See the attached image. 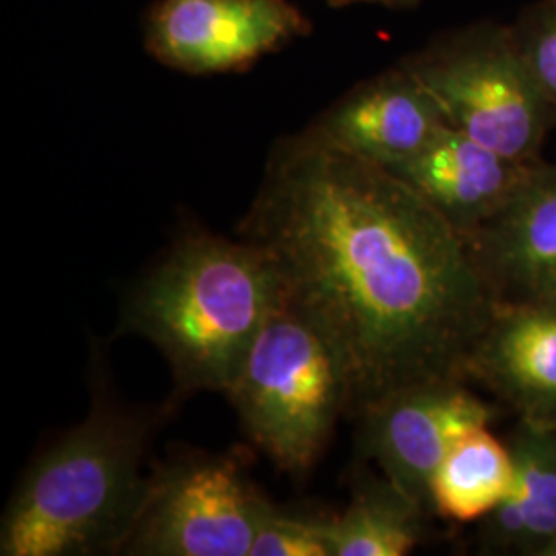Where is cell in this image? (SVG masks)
<instances>
[{"mask_svg":"<svg viewBox=\"0 0 556 556\" xmlns=\"http://www.w3.org/2000/svg\"><path fill=\"white\" fill-rule=\"evenodd\" d=\"M239 231L332 344L346 417L408 386L468 381L497 301L466 239L394 172L307 126L275 144Z\"/></svg>","mask_w":556,"mask_h":556,"instance_id":"6da1fadb","label":"cell"},{"mask_svg":"<svg viewBox=\"0 0 556 556\" xmlns=\"http://www.w3.org/2000/svg\"><path fill=\"white\" fill-rule=\"evenodd\" d=\"M280 298L260 243L188 233L130 293L124 328L160 349L184 392H227Z\"/></svg>","mask_w":556,"mask_h":556,"instance_id":"7a4b0ae2","label":"cell"},{"mask_svg":"<svg viewBox=\"0 0 556 556\" xmlns=\"http://www.w3.org/2000/svg\"><path fill=\"white\" fill-rule=\"evenodd\" d=\"M153 418L96 397L89 415L31 464L2 517V556L122 553L151 472Z\"/></svg>","mask_w":556,"mask_h":556,"instance_id":"3957f363","label":"cell"},{"mask_svg":"<svg viewBox=\"0 0 556 556\" xmlns=\"http://www.w3.org/2000/svg\"><path fill=\"white\" fill-rule=\"evenodd\" d=\"M225 394L252 443L298 478L307 477L338 418L349 415L340 358L285 291Z\"/></svg>","mask_w":556,"mask_h":556,"instance_id":"277c9868","label":"cell"},{"mask_svg":"<svg viewBox=\"0 0 556 556\" xmlns=\"http://www.w3.org/2000/svg\"><path fill=\"white\" fill-rule=\"evenodd\" d=\"M400 62L429 89L452 128L511 160H542L556 114L509 23L482 20L443 31Z\"/></svg>","mask_w":556,"mask_h":556,"instance_id":"5b68a950","label":"cell"},{"mask_svg":"<svg viewBox=\"0 0 556 556\" xmlns=\"http://www.w3.org/2000/svg\"><path fill=\"white\" fill-rule=\"evenodd\" d=\"M268 503L236 457H181L151 472L122 555L250 556Z\"/></svg>","mask_w":556,"mask_h":556,"instance_id":"8992f818","label":"cell"},{"mask_svg":"<svg viewBox=\"0 0 556 556\" xmlns=\"http://www.w3.org/2000/svg\"><path fill=\"white\" fill-rule=\"evenodd\" d=\"M464 379H435L397 390L358 415V452L374 459L431 516V484L450 447L478 427H491L497 406Z\"/></svg>","mask_w":556,"mask_h":556,"instance_id":"52a82bcc","label":"cell"},{"mask_svg":"<svg viewBox=\"0 0 556 556\" xmlns=\"http://www.w3.org/2000/svg\"><path fill=\"white\" fill-rule=\"evenodd\" d=\"M307 34L309 21L289 0H160L144 43L174 71L217 75L243 71Z\"/></svg>","mask_w":556,"mask_h":556,"instance_id":"ba28073f","label":"cell"},{"mask_svg":"<svg viewBox=\"0 0 556 556\" xmlns=\"http://www.w3.org/2000/svg\"><path fill=\"white\" fill-rule=\"evenodd\" d=\"M447 126L429 89L397 62L361 80L309 128L358 160L394 169L417 157Z\"/></svg>","mask_w":556,"mask_h":556,"instance_id":"9c48e42d","label":"cell"},{"mask_svg":"<svg viewBox=\"0 0 556 556\" xmlns=\"http://www.w3.org/2000/svg\"><path fill=\"white\" fill-rule=\"evenodd\" d=\"M517 420L556 431V293L497 303L468 367Z\"/></svg>","mask_w":556,"mask_h":556,"instance_id":"30bf717a","label":"cell"},{"mask_svg":"<svg viewBox=\"0 0 556 556\" xmlns=\"http://www.w3.org/2000/svg\"><path fill=\"white\" fill-rule=\"evenodd\" d=\"M464 239L497 303L556 293V163L538 161L497 217Z\"/></svg>","mask_w":556,"mask_h":556,"instance_id":"8fae6325","label":"cell"},{"mask_svg":"<svg viewBox=\"0 0 556 556\" xmlns=\"http://www.w3.org/2000/svg\"><path fill=\"white\" fill-rule=\"evenodd\" d=\"M536 163L511 160L447 126L417 157L390 172L466 238L497 217Z\"/></svg>","mask_w":556,"mask_h":556,"instance_id":"7c38bea8","label":"cell"},{"mask_svg":"<svg viewBox=\"0 0 556 556\" xmlns=\"http://www.w3.org/2000/svg\"><path fill=\"white\" fill-rule=\"evenodd\" d=\"M514 486L480 521L486 555L544 556L556 542V431L517 420L507 435Z\"/></svg>","mask_w":556,"mask_h":556,"instance_id":"4fadbf2b","label":"cell"},{"mask_svg":"<svg viewBox=\"0 0 556 556\" xmlns=\"http://www.w3.org/2000/svg\"><path fill=\"white\" fill-rule=\"evenodd\" d=\"M431 514L390 478L363 472L332 521L334 556H406L429 534Z\"/></svg>","mask_w":556,"mask_h":556,"instance_id":"5bb4252c","label":"cell"},{"mask_svg":"<svg viewBox=\"0 0 556 556\" xmlns=\"http://www.w3.org/2000/svg\"><path fill=\"white\" fill-rule=\"evenodd\" d=\"M514 486V457L507 441L491 427H478L457 439L439 464L431 484L433 514L457 523L482 521Z\"/></svg>","mask_w":556,"mask_h":556,"instance_id":"9a60e30c","label":"cell"},{"mask_svg":"<svg viewBox=\"0 0 556 556\" xmlns=\"http://www.w3.org/2000/svg\"><path fill=\"white\" fill-rule=\"evenodd\" d=\"M334 516L291 511L268 503L250 556H334Z\"/></svg>","mask_w":556,"mask_h":556,"instance_id":"2e32d148","label":"cell"},{"mask_svg":"<svg viewBox=\"0 0 556 556\" xmlns=\"http://www.w3.org/2000/svg\"><path fill=\"white\" fill-rule=\"evenodd\" d=\"M509 25L521 56L556 114V0L530 2Z\"/></svg>","mask_w":556,"mask_h":556,"instance_id":"e0dca14e","label":"cell"},{"mask_svg":"<svg viewBox=\"0 0 556 556\" xmlns=\"http://www.w3.org/2000/svg\"><path fill=\"white\" fill-rule=\"evenodd\" d=\"M420 2L422 0H383V4L394 7V9H413V7H417Z\"/></svg>","mask_w":556,"mask_h":556,"instance_id":"ac0fdd59","label":"cell"},{"mask_svg":"<svg viewBox=\"0 0 556 556\" xmlns=\"http://www.w3.org/2000/svg\"><path fill=\"white\" fill-rule=\"evenodd\" d=\"M326 2L332 4V7H351V4H363V2L376 4V2H383V0H326Z\"/></svg>","mask_w":556,"mask_h":556,"instance_id":"d6986e66","label":"cell"},{"mask_svg":"<svg viewBox=\"0 0 556 556\" xmlns=\"http://www.w3.org/2000/svg\"><path fill=\"white\" fill-rule=\"evenodd\" d=\"M544 556H556V542L551 546V548H548V551H546V555Z\"/></svg>","mask_w":556,"mask_h":556,"instance_id":"ffe728a7","label":"cell"}]
</instances>
